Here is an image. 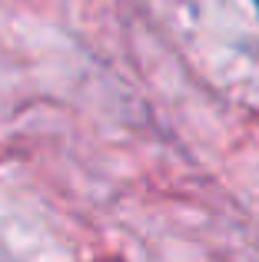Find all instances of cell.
<instances>
[{
  "mask_svg": "<svg viewBox=\"0 0 259 262\" xmlns=\"http://www.w3.org/2000/svg\"><path fill=\"white\" fill-rule=\"evenodd\" d=\"M256 7H259V0H256Z\"/></svg>",
  "mask_w": 259,
  "mask_h": 262,
  "instance_id": "6da1fadb",
  "label": "cell"
}]
</instances>
